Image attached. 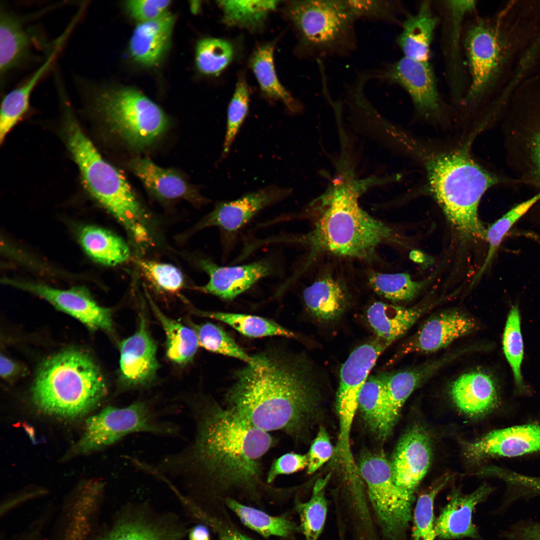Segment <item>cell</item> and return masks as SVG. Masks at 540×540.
Masks as SVG:
<instances>
[{"instance_id": "ba28073f", "label": "cell", "mask_w": 540, "mask_h": 540, "mask_svg": "<svg viewBox=\"0 0 540 540\" xmlns=\"http://www.w3.org/2000/svg\"><path fill=\"white\" fill-rule=\"evenodd\" d=\"M504 114L508 159L520 180L540 191V67L516 88Z\"/></svg>"}, {"instance_id": "9a60e30c", "label": "cell", "mask_w": 540, "mask_h": 540, "mask_svg": "<svg viewBox=\"0 0 540 540\" xmlns=\"http://www.w3.org/2000/svg\"><path fill=\"white\" fill-rule=\"evenodd\" d=\"M370 79L395 84L408 95L418 114L425 118L441 113L442 100L436 76L430 62L404 56L384 68L368 72Z\"/></svg>"}, {"instance_id": "60d3db41", "label": "cell", "mask_w": 540, "mask_h": 540, "mask_svg": "<svg viewBox=\"0 0 540 540\" xmlns=\"http://www.w3.org/2000/svg\"><path fill=\"white\" fill-rule=\"evenodd\" d=\"M429 281L414 280L407 273L371 272L368 277L370 286L377 294L395 302L412 300Z\"/></svg>"}, {"instance_id": "52a82bcc", "label": "cell", "mask_w": 540, "mask_h": 540, "mask_svg": "<svg viewBox=\"0 0 540 540\" xmlns=\"http://www.w3.org/2000/svg\"><path fill=\"white\" fill-rule=\"evenodd\" d=\"M288 15L308 56L324 62L355 52L356 22L346 0H304L290 2Z\"/></svg>"}, {"instance_id": "83f0119b", "label": "cell", "mask_w": 540, "mask_h": 540, "mask_svg": "<svg viewBox=\"0 0 540 540\" xmlns=\"http://www.w3.org/2000/svg\"><path fill=\"white\" fill-rule=\"evenodd\" d=\"M432 304L405 308L376 302L368 308V322L378 338L390 344L404 336Z\"/></svg>"}, {"instance_id": "e575fe53", "label": "cell", "mask_w": 540, "mask_h": 540, "mask_svg": "<svg viewBox=\"0 0 540 540\" xmlns=\"http://www.w3.org/2000/svg\"><path fill=\"white\" fill-rule=\"evenodd\" d=\"M250 64L260 88L266 95L280 101L292 112L301 110L300 104L283 86L278 78L274 68L272 44H266L258 48L252 57Z\"/></svg>"}, {"instance_id": "f546056e", "label": "cell", "mask_w": 540, "mask_h": 540, "mask_svg": "<svg viewBox=\"0 0 540 540\" xmlns=\"http://www.w3.org/2000/svg\"><path fill=\"white\" fill-rule=\"evenodd\" d=\"M129 166L144 186L156 196L165 199L188 197L202 200L180 175L159 166L148 158L132 159Z\"/></svg>"}, {"instance_id": "d6a6232c", "label": "cell", "mask_w": 540, "mask_h": 540, "mask_svg": "<svg viewBox=\"0 0 540 540\" xmlns=\"http://www.w3.org/2000/svg\"><path fill=\"white\" fill-rule=\"evenodd\" d=\"M79 240L87 254L102 264L116 266L130 256L128 247L122 239L100 227H83L79 233Z\"/></svg>"}, {"instance_id": "d6986e66", "label": "cell", "mask_w": 540, "mask_h": 540, "mask_svg": "<svg viewBox=\"0 0 540 540\" xmlns=\"http://www.w3.org/2000/svg\"><path fill=\"white\" fill-rule=\"evenodd\" d=\"M431 458V442L428 434L418 426L406 432L398 444L390 462L397 486L414 496L428 471Z\"/></svg>"}, {"instance_id": "ab89813d", "label": "cell", "mask_w": 540, "mask_h": 540, "mask_svg": "<svg viewBox=\"0 0 540 540\" xmlns=\"http://www.w3.org/2000/svg\"><path fill=\"white\" fill-rule=\"evenodd\" d=\"M278 0H219L218 4L227 24L254 30L263 24L268 14L274 10Z\"/></svg>"}, {"instance_id": "9c48e42d", "label": "cell", "mask_w": 540, "mask_h": 540, "mask_svg": "<svg viewBox=\"0 0 540 540\" xmlns=\"http://www.w3.org/2000/svg\"><path fill=\"white\" fill-rule=\"evenodd\" d=\"M92 104L110 129L131 146L144 148L166 130L168 118L162 110L132 88H106L91 94Z\"/></svg>"}, {"instance_id": "bcb514c9", "label": "cell", "mask_w": 540, "mask_h": 540, "mask_svg": "<svg viewBox=\"0 0 540 540\" xmlns=\"http://www.w3.org/2000/svg\"><path fill=\"white\" fill-rule=\"evenodd\" d=\"M233 55V48L228 42L216 38H204L196 46V66L204 74L216 75L228 66Z\"/></svg>"}, {"instance_id": "1f68e13d", "label": "cell", "mask_w": 540, "mask_h": 540, "mask_svg": "<svg viewBox=\"0 0 540 540\" xmlns=\"http://www.w3.org/2000/svg\"><path fill=\"white\" fill-rule=\"evenodd\" d=\"M60 47L52 52L44 62L28 80L12 90L4 97L1 104L0 140L6 135L28 111L30 96L40 80L50 68L56 57Z\"/></svg>"}, {"instance_id": "74e56055", "label": "cell", "mask_w": 540, "mask_h": 540, "mask_svg": "<svg viewBox=\"0 0 540 540\" xmlns=\"http://www.w3.org/2000/svg\"><path fill=\"white\" fill-rule=\"evenodd\" d=\"M194 312L198 316L224 322L242 335L250 338L280 336L292 338L296 336L292 332L276 322L257 316L197 310Z\"/></svg>"}, {"instance_id": "8d00e7d4", "label": "cell", "mask_w": 540, "mask_h": 540, "mask_svg": "<svg viewBox=\"0 0 540 540\" xmlns=\"http://www.w3.org/2000/svg\"><path fill=\"white\" fill-rule=\"evenodd\" d=\"M224 502L244 524L264 538L276 536L288 538L300 530L294 522L284 516H272L260 510L242 504L230 497L226 498Z\"/></svg>"}, {"instance_id": "cb8c5ba5", "label": "cell", "mask_w": 540, "mask_h": 540, "mask_svg": "<svg viewBox=\"0 0 540 540\" xmlns=\"http://www.w3.org/2000/svg\"><path fill=\"white\" fill-rule=\"evenodd\" d=\"M491 490L490 488L483 484L468 494L454 491L435 522L436 536L441 540L478 538V532L472 522V514L476 506Z\"/></svg>"}, {"instance_id": "681fc988", "label": "cell", "mask_w": 540, "mask_h": 540, "mask_svg": "<svg viewBox=\"0 0 540 540\" xmlns=\"http://www.w3.org/2000/svg\"><path fill=\"white\" fill-rule=\"evenodd\" d=\"M136 262L144 276L156 288L176 293L183 287V275L174 266L144 260H137Z\"/></svg>"}, {"instance_id": "3957f363", "label": "cell", "mask_w": 540, "mask_h": 540, "mask_svg": "<svg viewBox=\"0 0 540 540\" xmlns=\"http://www.w3.org/2000/svg\"><path fill=\"white\" fill-rule=\"evenodd\" d=\"M376 178H358L352 169H344L318 198L320 216L312 230L290 240L306 246L308 260L322 254L372 260L384 242H398L395 232L364 210L358 199Z\"/></svg>"}, {"instance_id": "680465c9", "label": "cell", "mask_w": 540, "mask_h": 540, "mask_svg": "<svg viewBox=\"0 0 540 540\" xmlns=\"http://www.w3.org/2000/svg\"><path fill=\"white\" fill-rule=\"evenodd\" d=\"M188 540H210L208 527L202 523H198L190 528L187 534Z\"/></svg>"}, {"instance_id": "484cf974", "label": "cell", "mask_w": 540, "mask_h": 540, "mask_svg": "<svg viewBox=\"0 0 540 540\" xmlns=\"http://www.w3.org/2000/svg\"><path fill=\"white\" fill-rule=\"evenodd\" d=\"M174 22V16L167 12L156 19L140 22L130 41L134 59L146 66L158 64L168 48Z\"/></svg>"}, {"instance_id": "8fae6325", "label": "cell", "mask_w": 540, "mask_h": 540, "mask_svg": "<svg viewBox=\"0 0 540 540\" xmlns=\"http://www.w3.org/2000/svg\"><path fill=\"white\" fill-rule=\"evenodd\" d=\"M157 412L144 402L128 406H108L88 418L76 452H88L112 444L136 432L172 436L178 432L176 424L160 419Z\"/></svg>"}, {"instance_id": "4316f807", "label": "cell", "mask_w": 540, "mask_h": 540, "mask_svg": "<svg viewBox=\"0 0 540 540\" xmlns=\"http://www.w3.org/2000/svg\"><path fill=\"white\" fill-rule=\"evenodd\" d=\"M446 356L415 368L384 374L388 418L393 428L400 410L412 392L425 380L452 360Z\"/></svg>"}, {"instance_id": "b9f144b4", "label": "cell", "mask_w": 540, "mask_h": 540, "mask_svg": "<svg viewBox=\"0 0 540 540\" xmlns=\"http://www.w3.org/2000/svg\"><path fill=\"white\" fill-rule=\"evenodd\" d=\"M539 200L540 191L530 198L512 207L486 230L485 239L488 244V254L472 284L482 276L490 264L503 239L511 228Z\"/></svg>"}, {"instance_id": "4fadbf2b", "label": "cell", "mask_w": 540, "mask_h": 540, "mask_svg": "<svg viewBox=\"0 0 540 540\" xmlns=\"http://www.w3.org/2000/svg\"><path fill=\"white\" fill-rule=\"evenodd\" d=\"M389 345L378 337L354 349L341 366L336 408L340 420L338 450L344 457L350 456V432L361 389L378 358Z\"/></svg>"}, {"instance_id": "2e32d148", "label": "cell", "mask_w": 540, "mask_h": 540, "mask_svg": "<svg viewBox=\"0 0 540 540\" xmlns=\"http://www.w3.org/2000/svg\"><path fill=\"white\" fill-rule=\"evenodd\" d=\"M4 282L39 296L92 330H112L111 310L98 304L84 288L63 290L46 284L4 278Z\"/></svg>"}, {"instance_id": "816d5d0a", "label": "cell", "mask_w": 540, "mask_h": 540, "mask_svg": "<svg viewBox=\"0 0 540 540\" xmlns=\"http://www.w3.org/2000/svg\"><path fill=\"white\" fill-rule=\"evenodd\" d=\"M170 0H132L126 3L130 16L140 22L156 19L166 12Z\"/></svg>"}, {"instance_id": "11a10c76", "label": "cell", "mask_w": 540, "mask_h": 540, "mask_svg": "<svg viewBox=\"0 0 540 540\" xmlns=\"http://www.w3.org/2000/svg\"><path fill=\"white\" fill-rule=\"evenodd\" d=\"M48 518V516L45 514L40 516L14 540H41Z\"/></svg>"}, {"instance_id": "7402d4cb", "label": "cell", "mask_w": 540, "mask_h": 540, "mask_svg": "<svg viewBox=\"0 0 540 540\" xmlns=\"http://www.w3.org/2000/svg\"><path fill=\"white\" fill-rule=\"evenodd\" d=\"M464 448L466 456L473 460L540 452V424H530L493 430L466 444Z\"/></svg>"}, {"instance_id": "e0dca14e", "label": "cell", "mask_w": 540, "mask_h": 540, "mask_svg": "<svg viewBox=\"0 0 540 540\" xmlns=\"http://www.w3.org/2000/svg\"><path fill=\"white\" fill-rule=\"evenodd\" d=\"M288 188L270 186L234 200L218 203L198 224V228L217 226L226 232H237L258 212L288 197Z\"/></svg>"}, {"instance_id": "f35d334b", "label": "cell", "mask_w": 540, "mask_h": 540, "mask_svg": "<svg viewBox=\"0 0 540 540\" xmlns=\"http://www.w3.org/2000/svg\"><path fill=\"white\" fill-rule=\"evenodd\" d=\"M330 476L328 474L317 480L307 502L296 503L300 520V529L306 540H318L323 531L328 512L325 490Z\"/></svg>"}, {"instance_id": "9f6ffc18", "label": "cell", "mask_w": 540, "mask_h": 540, "mask_svg": "<svg viewBox=\"0 0 540 540\" xmlns=\"http://www.w3.org/2000/svg\"><path fill=\"white\" fill-rule=\"evenodd\" d=\"M508 537L510 540H540V524L520 526L513 530Z\"/></svg>"}, {"instance_id": "ac0fdd59", "label": "cell", "mask_w": 540, "mask_h": 540, "mask_svg": "<svg viewBox=\"0 0 540 540\" xmlns=\"http://www.w3.org/2000/svg\"><path fill=\"white\" fill-rule=\"evenodd\" d=\"M120 378L124 388L150 384L159 364L156 346L148 331L144 317L140 316L136 332L120 344Z\"/></svg>"}, {"instance_id": "ee69618b", "label": "cell", "mask_w": 540, "mask_h": 540, "mask_svg": "<svg viewBox=\"0 0 540 540\" xmlns=\"http://www.w3.org/2000/svg\"><path fill=\"white\" fill-rule=\"evenodd\" d=\"M504 353L512 370L516 386L524 388L522 374L524 344L521 332L520 318L518 306L511 308L506 322L502 336Z\"/></svg>"}, {"instance_id": "5bb4252c", "label": "cell", "mask_w": 540, "mask_h": 540, "mask_svg": "<svg viewBox=\"0 0 540 540\" xmlns=\"http://www.w3.org/2000/svg\"><path fill=\"white\" fill-rule=\"evenodd\" d=\"M188 530L175 514L157 512L146 504L131 503L91 540H184Z\"/></svg>"}, {"instance_id": "8992f818", "label": "cell", "mask_w": 540, "mask_h": 540, "mask_svg": "<svg viewBox=\"0 0 540 540\" xmlns=\"http://www.w3.org/2000/svg\"><path fill=\"white\" fill-rule=\"evenodd\" d=\"M69 150L89 192L124 226L137 244L150 240L144 210L124 176L106 161L74 118L68 114Z\"/></svg>"}, {"instance_id": "30bf717a", "label": "cell", "mask_w": 540, "mask_h": 540, "mask_svg": "<svg viewBox=\"0 0 540 540\" xmlns=\"http://www.w3.org/2000/svg\"><path fill=\"white\" fill-rule=\"evenodd\" d=\"M359 470L382 536L401 540L412 518L414 496L396 484L390 462L382 453L364 454Z\"/></svg>"}, {"instance_id": "d590c367", "label": "cell", "mask_w": 540, "mask_h": 540, "mask_svg": "<svg viewBox=\"0 0 540 540\" xmlns=\"http://www.w3.org/2000/svg\"><path fill=\"white\" fill-rule=\"evenodd\" d=\"M148 296L154 312L165 332L167 357L178 364L190 362L200 346L196 332L166 316Z\"/></svg>"}, {"instance_id": "836d02e7", "label": "cell", "mask_w": 540, "mask_h": 540, "mask_svg": "<svg viewBox=\"0 0 540 540\" xmlns=\"http://www.w3.org/2000/svg\"><path fill=\"white\" fill-rule=\"evenodd\" d=\"M358 408L363 418L379 438H384L391 432L384 390V374L368 376L360 393Z\"/></svg>"}, {"instance_id": "db71d44e", "label": "cell", "mask_w": 540, "mask_h": 540, "mask_svg": "<svg viewBox=\"0 0 540 540\" xmlns=\"http://www.w3.org/2000/svg\"><path fill=\"white\" fill-rule=\"evenodd\" d=\"M199 522L210 528L217 534V540H253L240 532L234 526L224 522L210 512L204 513Z\"/></svg>"}, {"instance_id": "f1b7e54d", "label": "cell", "mask_w": 540, "mask_h": 540, "mask_svg": "<svg viewBox=\"0 0 540 540\" xmlns=\"http://www.w3.org/2000/svg\"><path fill=\"white\" fill-rule=\"evenodd\" d=\"M302 297L308 311L323 322L338 318L349 303V296L344 284L330 276L322 278L307 286Z\"/></svg>"}, {"instance_id": "7dc6e473", "label": "cell", "mask_w": 540, "mask_h": 540, "mask_svg": "<svg viewBox=\"0 0 540 540\" xmlns=\"http://www.w3.org/2000/svg\"><path fill=\"white\" fill-rule=\"evenodd\" d=\"M448 478L434 484L418 497L413 518V540H434V505L436 494L446 484Z\"/></svg>"}, {"instance_id": "277c9868", "label": "cell", "mask_w": 540, "mask_h": 540, "mask_svg": "<svg viewBox=\"0 0 540 540\" xmlns=\"http://www.w3.org/2000/svg\"><path fill=\"white\" fill-rule=\"evenodd\" d=\"M423 159L430 192L460 238L485 239L478 206L486 192L501 178L476 164L468 147L427 154Z\"/></svg>"}, {"instance_id": "7bdbcfd3", "label": "cell", "mask_w": 540, "mask_h": 540, "mask_svg": "<svg viewBox=\"0 0 540 540\" xmlns=\"http://www.w3.org/2000/svg\"><path fill=\"white\" fill-rule=\"evenodd\" d=\"M196 332L199 346L216 354L238 359L251 364L254 356L248 354L234 340L220 327L211 322L196 324L190 322Z\"/></svg>"}, {"instance_id": "5b68a950", "label": "cell", "mask_w": 540, "mask_h": 540, "mask_svg": "<svg viewBox=\"0 0 540 540\" xmlns=\"http://www.w3.org/2000/svg\"><path fill=\"white\" fill-rule=\"evenodd\" d=\"M105 380L86 353L68 349L41 364L32 388V398L44 412L76 417L88 412L104 399Z\"/></svg>"}, {"instance_id": "91938a15", "label": "cell", "mask_w": 540, "mask_h": 540, "mask_svg": "<svg viewBox=\"0 0 540 540\" xmlns=\"http://www.w3.org/2000/svg\"><path fill=\"white\" fill-rule=\"evenodd\" d=\"M16 369L14 362L5 356H0V376L6 378L10 376Z\"/></svg>"}, {"instance_id": "f6af8a7d", "label": "cell", "mask_w": 540, "mask_h": 540, "mask_svg": "<svg viewBox=\"0 0 540 540\" xmlns=\"http://www.w3.org/2000/svg\"><path fill=\"white\" fill-rule=\"evenodd\" d=\"M357 21L364 20L400 26L406 13L404 5L396 0H346Z\"/></svg>"}, {"instance_id": "4dcf8cb0", "label": "cell", "mask_w": 540, "mask_h": 540, "mask_svg": "<svg viewBox=\"0 0 540 540\" xmlns=\"http://www.w3.org/2000/svg\"><path fill=\"white\" fill-rule=\"evenodd\" d=\"M20 20L5 10L0 16V72L5 76L28 58L32 40Z\"/></svg>"}, {"instance_id": "6f0895ef", "label": "cell", "mask_w": 540, "mask_h": 540, "mask_svg": "<svg viewBox=\"0 0 540 540\" xmlns=\"http://www.w3.org/2000/svg\"><path fill=\"white\" fill-rule=\"evenodd\" d=\"M510 484L540 493V477L525 476L513 472L510 476Z\"/></svg>"}, {"instance_id": "c3c4849f", "label": "cell", "mask_w": 540, "mask_h": 540, "mask_svg": "<svg viewBox=\"0 0 540 540\" xmlns=\"http://www.w3.org/2000/svg\"><path fill=\"white\" fill-rule=\"evenodd\" d=\"M249 92L246 82L240 78L230 102L227 116V123L222 154L226 156L228 153L234 139L248 113Z\"/></svg>"}, {"instance_id": "f907efd6", "label": "cell", "mask_w": 540, "mask_h": 540, "mask_svg": "<svg viewBox=\"0 0 540 540\" xmlns=\"http://www.w3.org/2000/svg\"><path fill=\"white\" fill-rule=\"evenodd\" d=\"M333 448L327 431L320 426L313 440L307 456V473L312 474L331 458Z\"/></svg>"}, {"instance_id": "f5cc1de1", "label": "cell", "mask_w": 540, "mask_h": 540, "mask_svg": "<svg viewBox=\"0 0 540 540\" xmlns=\"http://www.w3.org/2000/svg\"><path fill=\"white\" fill-rule=\"evenodd\" d=\"M308 464L307 454L286 453L272 463L267 474L266 482L268 484L271 483L277 476L298 472L307 468Z\"/></svg>"}, {"instance_id": "44dd1931", "label": "cell", "mask_w": 540, "mask_h": 540, "mask_svg": "<svg viewBox=\"0 0 540 540\" xmlns=\"http://www.w3.org/2000/svg\"><path fill=\"white\" fill-rule=\"evenodd\" d=\"M476 320L458 310L438 313L427 320L402 348L403 354L430 353L444 348L476 330Z\"/></svg>"}, {"instance_id": "ffe728a7", "label": "cell", "mask_w": 540, "mask_h": 540, "mask_svg": "<svg viewBox=\"0 0 540 540\" xmlns=\"http://www.w3.org/2000/svg\"><path fill=\"white\" fill-rule=\"evenodd\" d=\"M200 267L209 277L204 286L196 289L230 300L250 288L259 280L272 274L274 267L268 260L250 264L220 266L208 259H201Z\"/></svg>"}, {"instance_id": "7a4b0ae2", "label": "cell", "mask_w": 540, "mask_h": 540, "mask_svg": "<svg viewBox=\"0 0 540 540\" xmlns=\"http://www.w3.org/2000/svg\"><path fill=\"white\" fill-rule=\"evenodd\" d=\"M236 374L226 408L266 432L300 436L316 410L320 396L308 364L284 352H264Z\"/></svg>"}, {"instance_id": "7c38bea8", "label": "cell", "mask_w": 540, "mask_h": 540, "mask_svg": "<svg viewBox=\"0 0 540 540\" xmlns=\"http://www.w3.org/2000/svg\"><path fill=\"white\" fill-rule=\"evenodd\" d=\"M433 3L440 18V48L446 80L451 97L460 104L468 83L463 44L464 26L468 18L476 12L477 1L444 0Z\"/></svg>"}, {"instance_id": "603a6c76", "label": "cell", "mask_w": 540, "mask_h": 540, "mask_svg": "<svg viewBox=\"0 0 540 540\" xmlns=\"http://www.w3.org/2000/svg\"><path fill=\"white\" fill-rule=\"evenodd\" d=\"M440 18L433 1L424 0L416 12H406L401 24L396 43L403 56L412 60L430 62V48Z\"/></svg>"}, {"instance_id": "d4e9b609", "label": "cell", "mask_w": 540, "mask_h": 540, "mask_svg": "<svg viewBox=\"0 0 540 540\" xmlns=\"http://www.w3.org/2000/svg\"><path fill=\"white\" fill-rule=\"evenodd\" d=\"M450 392L456 407L472 416L486 414L498 402L495 380L484 372L474 371L461 374L450 384Z\"/></svg>"}, {"instance_id": "6da1fadb", "label": "cell", "mask_w": 540, "mask_h": 540, "mask_svg": "<svg viewBox=\"0 0 540 540\" xmlns=\"http://www.w3.org/2000/svg\"><path fill=\"white\" fill-rule=\"evenodd\" d=\"M190 410L192 441L154 470L183 479L188 492L184 496L194 504L232 491L256 498L263 485L262 459L275 440L212 399L195 402Z\"/></svg>"}]
</instances>
